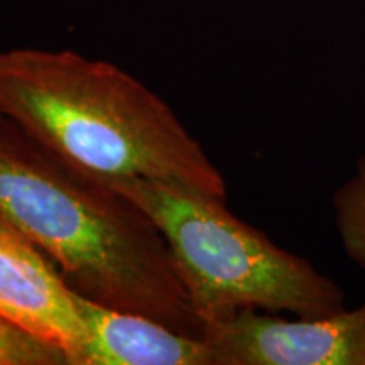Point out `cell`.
Masks as SVG:
<instances>
[{"instance_id":"obj_1","label":"cell","mask_w":365,"mask_h":365,"mask_svg":"<svg viewBox=\"0 0 365 365\" xmlns=\"http://www.w3.org/2000/svg\"><path fill=\"white\" fill-rule=\"evenodd\" d=\"M0 217L95 303L203 336L170 247L139 205L0 113Z\"/></svg>"},{"instance_id":"obj_2","label":"cell","mask_w":365,"mask_h":365,"mask_svg":"<svg viewBox=\"0 0 365 365\" xmlns=\"http://www.w3.org/2000/svg\"><path fill=\"white\" fill-rule=\"evenodd\" d=\"M0 113L98 176L227 200L220 171L170 105L112 63L66 49L0 53Z\"/></svg>"},{"instance_id":"obj_3","label":"cell","mask_w":365,"mask_h":365,"mask_svg":"<svg viewBox=\"0 0 365 365\" xmlns=\"http://www.w3.org/2000/svg\"><path fill=\"white\" fill-rule=\"evenodd\" d=\"M105 180L159 228L203 330L240 309L301 318L345 309L336 282L232 215L225 200L144 178Z\"/></svg>"},{"instance_id":"obj_4","label":"cell","mask_w":365,"mask_h":365,"mask_svg":"<svg viewBox=\"0 0 365 365\" xmlns=\"http://www.w3.org/2000/svg\"><path fill=\"white\" fill-rule=\"evenodd\" d=\"M213 365H365V303L322 318L240 309L205 325Z\"/></svg>"},{"instance_id":"obj_5","label":"cell","mask_w":365,"mask_h":365,"mask_svg":"<svg viewBox=\"0 0 365 365\" xmlns=\"http://www.w3.org/2000/svg\"><path fill=\"white\" fill-rule=\"evenodd\" d=\"M0 319L58 346L70 365H83L86 330L76 293L51 259L0 217Z\"/></svg>"},{"instance_id":"obj_6","label":"cell","mask_w":365,"mask_h":365,"mask_svg":"<svg viewBox=\"0 0 365 365\" xmlns=\"http://www.w3.org/2000/svg\"><path fill=\"white\" fill-rule=\"evenodd\" d=\"M76 308L86 330L83 365H213L203 336L186 335L145 314L105 307L78 293Z\"/></svg>"},{"instance_id":"obj_7","label":"cell","mask_w":365,"mask_h":365,"mask_svg":"<svg viewBox=\"0 0 365 365\" xmlns=\"http://www.w3.org/2000/svg\"><path fill=\"white\" fill-rule=\"evenodd\" d=\"M336 228L345 252L365 267V156L354 176L333 196Z\"/></svg>"},{"instance_id":"obj_8","label":"cell","mask_w":365,"mask_h":365,"mask_svg":"<svg viewBox=\"0 0 365 365\" xmlns=\"http://www.w3.org/2000/svg\"><path fill=\"white\" fill-rule=\"evenodd\" d=\"M0 365H70L58 346L0 319Z\"/></svg>"}]
</instances>
